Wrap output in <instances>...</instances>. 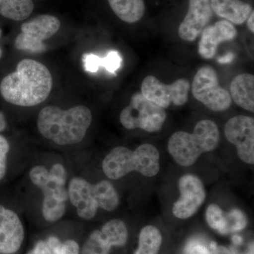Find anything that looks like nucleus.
Segmentation results:
<instances>
[{
	"mask_svg": "<svg viewBox=\"0 0 254 254\" xmlns=\"http://www.w3.org/2000/svg\"><path fill=\"white\" fill-rule=\"evenodd\" d=\"M53 78L48 68L36 60H21L14 72L3 78L0 91L11 104L33 107L41 104L49 96Z\"/></svg>",
	"mask_w": 254,
	"mask_h": 254,
	"instance_id": "1",
	"label": "nucleus"
},
{
	"mask_svg": "<svg viewBox=\"0 0 254 254\" xmlns=\"http://www.w3.org/2000/svg\"><path fill=\"white\" fill-rule=\"evenodd\" d=\"M91 123V110L83 105L67 110L48 106L40 112L37 125L42 136L57 144L66 145L81 142Z\"/></svg>",
	"mask_w": 254,
	"mask_h": 254,
	"instance_id": "2",
	"label": "nucleus"
},
{
	"mask_svg": "<svg viewBox=\"0 0 254 254\" xmlns=\"http://www.w3.org/2000/svg\"><path fill=\"white\" fill-rule=\"evenodd\" d=\"M219 142L218 125L211 120H203L195 125L193 133L183 131L174 133L169 139L168 149L178 165L190 167L203 153L216 149Z\"/></svg>",
	"mask_w": 254,
	"mask_h": 254,
	"instance_id": "3",
	"label": "nucleus"
},
{
	"mask_svg": "<svg viewBox=\"0 0 254 254\" xmlns=\"http://www.w3.org/2000/svg\"><path fill=\"white\" fill-rule=\"evenodd\" d=\"M103 170L110 180H119L131 172L152 177L160 171V153L155 145L144 143L134 150L118 146L103 161Z\"/></svg>",
	"mask_w": 254,
	"mask_h": 254,
	"instance_id": "4",
	"label": "nucleus"
},
{
	"mask_svg": "<svg viewBox=\"0 0 254 254\" xmlns=\"http://www.w3.org/2000/svg\"><path fill=\"white\" fill-rule=\"evenodd\" d=\"M68 195L78 216L87 220L94 218L98 208L111 212L120 204L118 192L105 180L91 185L84 179L74 177L68 185Z\"/></svg>",
	"mask_w": 254,
	"mask_h": 254,
	"instance_id": "5",
	"label": "nucleus"
},
{
	"mask_svg": "<svg viewBox=\"0 0 254 254\" xmlns=\"http://www.w3.org/2000/svg\"><path fill=\"white\" fill-rule=\"evenodd\" d=\"M66 172L61 164H55L50 171L44 166L37 165L31 169L30 178L35 186L41 189L43 201V218L46 221H58L64 215L68 198L66 190Z\"/></svg>",
	"mask_w": 254,
	"mask_h": 254,
	"instance_id": "6",
	"label": "nucleus"
},
{
	"mask_svg": "<svg viewBox=\"0 0 254 254\" xmlns=\"http://www.w3.org/2000/svg\"><path fill=\"white\" fill-rule=\"evenodd\" d=\"M166 118L165 109L146 99L141 92L132 95L129 105L120 116V123L127 129L140 128L149 133L160 131Z\"/></svg>",
	"mask_w": 254,
	"mask_h": 254,
	"instance_id": "7",
	"label": "nucleus"
},
{
	"mask_svg": "<svg viewBox=\"0 0 254 254\" xmlns=\"http://www.w3.org/2000/svg\"><path fill=\"white\" fill-rule=\"evenodd\" d=\"M190 89L195 99L212 111H226L231 107L230 93L221 86L218 73L212 66H204L198 69Z\"/></svg>",
	"mask_w": 254,
	"mask_h": 254,
	"instance_id": "8",
	"label": "nucleus"
},
{
	"mask_svg": "<svg viewBox=\"0 0 254 254\" xmlns=\"http://www.w3.org/2000/svg\"><path fill=\"white\" fill-rule=\"evenodd\" d=\"M60 26L61 23L56 16L39 15L21 25V33L15 39V47L33 54L43 53L46 50L43 41L54 36Z\"/></svg>",
	"mask_w": 254,
	"mask_h": 254,
	"instance_id": "9",
	"label": "nucleus"
},
{
	"mask_svg": "<svg viewBox=\"0 0 254 254\" xmlns=\"http://www.w3.org/2000/svg\"><path fill=\"white\" fill-rule=\"evenodd\" d=\"M190 90V82L186 78L165 84L155 76H148L142 81L141 93L146 99L166 109L171 104L176 106L186 104Z\"/></svg>",
	"mask_w": 254,
	"mask_h": 254,
	"instance_id": "10",
	"label": "nucleus"
},
{
	"mask_svg": "<svg viewBox=\"0 0 254 254\" xmlns=\"http://www.w3.org/2000/svg\"><path fill=\"white\" fill-rule=\"evenodd\" d=\"M227 141L235 145L239 158L244 163H254V119L246 115L234 117L225 124Z\"/></svg>",
	"mask_w": 254,
	"mask_h": 254,
	"instance_id": "11",
	"label": "nucleus"
},
{
	"mask_svg": "<svg viewBox=\"0 0 254 254\" xmlns=\"http://www.w3.org/2000/svg\"><path fill=\"white\" fill-rule=\"evenodd\" d=\"M178 187L180 197L173 205V213L177 218L185 220L198 211L204 203L206 192L201 180L191 174L180 177Z\"/></svg>",
	"mask_w": 254,
	"mask_h": 254,
	"instance_id": "12",
	"label": "nucleus"
},
{
	"mask_svg": "<svg viewBox=\"0 0 254 254\" xmlns=\"http://www.w3.org/2000/svg\"><path fill=\"white\" fill-rule=\"evenodd\" d=\"M213 16L210 0H190L187 14L179 26V36L184 41H194Z\"/></svg>",
	"mask_w": 254,
	"mask_h": 254,
	"instance_id": "13",
	"label": "nucleus"
},
{
	"mask_svg": "<svg viewBox=\"0 0 254 254\" xmlns=\"http://www.w3.org/2000/svg\"><path fill=\"white\" fill-rule=\"evenodd\" d=\"M24 238L21 220L12 210L0 205V254H11L19 250Z\"/></svg>",
	"mask_w": 254,
	"mask_h": 254,
	"instance_id": "14",
	"label": "nucleus"
},
{
	"mask_svg": "<svg viewBox=\"0 0 254 254\" xmlns=\"http://www.w3.org/2000/svg\"><path fill=\"white\" fill-rule=\"evenodd\" d=\"M237 31L235 25L227 20H221L206 26L201 33L198 44V53L201 58L210 60L215 57L219 45L231 41L236 38Z\"/></svg>",
	"mask_w": 254,
	"mask_h": 254,
	"instance_id": "15",
	"label": "nucleus"
},
{
	"mask_svg": "<svg viewBox=\"0 0 254 254\" xmlns=\"http://www.w3.org/2000/svg\"><path fill=\"white\" fill-rule=\"evenodd\" d=\"M210 1L213 12L232 24H243L253 11L250 4L241 0H210Z\"/></svg>",
	"mask_w": 254,
	"mask_h": 254,
	"instance_id": "16",
	"label": "nucleus"
},
{
	"mask_svg": "<svg viewBox=\"0 0 254 254\" xmlns=\"http://www.w3.org/2000/svg\"><path fill=\"white\" fill-rule=\"evenodd\" d=\"M232 101L244 110L254 113V76L241 73L233 78L230 84Z\"/></svg>",
	"mask_w": 254,
	"mask_h": 254,
	"instance_id": "17",
	"label": "nucleus"
},
{
	"mask_svg": "<svg viewBox=\"0 0 254 254\" xmlns=\"http://www.w3.org/2000/svg\"><path fill=\"white\" fill-rule=\"evenodd\" d=\"M111 9L122 21L135 23L143 18L145 11L144 0H108Z\"/></svg>",
	"mask_w": 254,
	"mask_h": 254,
	"instance_id": "18",
	"label": "nucleus"
},
{
	"mask_svg": "<svg viewBox=\"0 0 254 254\" xmlns=\"http://www.w3.org/2000/svg\"><path fill=\"white\" fill-rule=\"evenodd\" d=\"M33 9V0H0V14L14 21L26 19Z\"/></svg>",
	"mask_w": 254,
	"mask_h": 254,
	"instance_id": "19",
	"label": "nucleus"
},
{
	"mask_svg": "<svg viewBox=\"0 0 254 254\" xmlns=\"http://www.w3.org/2000/svg\"><path fill=\"white\" fill-rule=\"evenodd\" d=\"M163 238L157 227L148 225L142 229L138 237V247L134 254H158Z\"/></svg>",
	"mask_w": 254,
	"mask_h": 254,
	"instance_id": "20",
	"label": "nucleus"
},
{
	"mask_svg": "<svg viewBox=\"0 0 254 254\" xmlns=\"http://www.w3.org/2000/svg\"><path fill=\"white\" fill-rule=\"evenodd\" d=\"M101 232L113 247H124L128 240V230L126 225L123 220L119 219H114L106 222L102 227Z\"/></svg>",
	"mask_w": 254,
	"mask_h": 254,
	"instance_id": "21",
	"label": "nucleus"
},
{
	"mask_svg": "<svg viewBox=\"0 0 254 254\" xmlns=\"http://www.w3.org/2000/svg\"><path fill=\"white\" fill-rule=\"evenodd\" d=\"M205 217L207 223L214 230H216L221 235H228L231 233L228 213H225L219 205H209L207 208Z\"/></svg>",
	"mask_w": 254,
	"mask_h": 254,
	"instance_id": "22",
	"label": "nucleus"
},
{
	"mask_svg": "<svg viewBox=\"0 0 254 254\" xmlns=\"http://www.w3.org/2000/svg\"><path fill=\"white\" fill-rule=\"evenodd\" d=\"M113 247L101 230L92 232L81 251V254H109Z\"/></svg>",
	"mask_w": 254,
	"mask_h": 254,
	"instance_id": "23",
	"label": "nucleus"
},
{
	"mask_svg": "<svg viewBox=\"0 0 254 254\" xmlns=\"http://www.w3.org/2000/svg\"><path fill=\"white\" fill-rule=\"evenodd\" d=\"M52 254H79L80 247L77 242L68 240L62 242L56 237H50L46 240Z\"/></svg>",
	"mask_w": 254,
	"mask_h": 254,
	"instance_id": "24",
	"label": "nucleus"
},
{
	"mask_svg": "<svg viewBox=\"0 0 254 254\" xmlns=\"http://www.w3.org/2000/svg\"><path fill=\"white\" fill-rule=\"evenodd\" d=\"M123 59L118 51H110L105 58H102V67L105 68L107 71L115 73L121 67Z\"/></svg>",
	"mask_w": 254,
	"mask_h": 254,
	"instance_id": "25",
	"label": "nucleus"
},
{
	"mask_svg": "<svg viewBox=\"0 0 254 254\" xmlns=\"http://www.w3.org/2000/svg\"><path fill=\"white\" fill-rule=\"evenodd\" d=\"M82 61L85 70L88 72H97L102 66V58L92 53L83 55Z\"/></svg>",
	"mask_w": 254,
	"mask_h": 254,
	"instance_id": "26",
	"label": "nucleus"
},
{
	"mask_svg": "<svg viewBox=\"0 0 254 254\" xmlns=\"http://www.w3.org/2000/svg\"><path fill=\"white\" fill-rule=\"evenodd\" d=\"M9 144L4 136L0 135V180L4 177L6 171V159L9 153Z\"/></svg>",
	"mask_w": 254,
	"mask_h": 254,
	"instance_id": "27",
	"label": "nucleus"
},
{
	"mask_svg": "<svg viewBox=\"0 0 254 254\" xmlns=\"http://www.w3.org/2000/svg\"><path fill=\"white\" fill-rule=\"evenodd\" d=\"M185 254H210V251L201 242L193 240L187 245Z\"/></svg>",
	"mask_w": 254,
	"mask_h": 254,
	"instance_id": "28",
	"label": "nucleus"
},
{
	"mask_svg": "<svg viewBox=\"0 0 254 254\" xmlns=\"http://www.w3.org/2000/svg\"><path fill=\"white\" fill-rule=\"evenodd\" d=\"M27 254H52L46 241H39Z\"/></svg>",
	"mask_w": 254,
	"mask_h": 254,
	"instance_id": "29",
	"label": "nucleus"
},
{
	"mask_svg": "<svg viewBox=\"0 0 254 254\" xmlns=\"http://www.w3.org/2000/svg\"><path fill=\"white\" fill-rule=\"evenodd\" d=\"M210 254H232L228 249L222 246H217L216 244L210 245Z\"/></svg>",
	"mask_w": 254,
	"mask_h": 254,
	"instance_id": "30",
	"label": "nucleus"
},
{
	"mask_svg": "<svg viewBox=\"0 0 254 254\" xmlns=\"http://www.w3.org/2000/svg\"><path fill=\"white\" fill-rule=\"evenodd\" d=\"M235 55L232 53H227V55H224V56L220 57L218 58V63L221 64H227L232 63L234 60H235Z\"/></svg>",
	"mask_w": 254,
	"mask_h": 254,
	"instance_id": "31",
	"label": "nucleus"
},
{
	"mask_svg": "<svg viewBox=\"0 0 254 254\" xmlns=\"http://www.w3.org/2000/svg\"><path fill=\"white\" fill-rule=\"evenodd\" d=\"M247 26L252 33H254V11H252L247 19Z\"/></svg>",
	"mask_w": 254,
	"mask_h": 254,
	"instance_id": "32",
	"label": "nucleus"
},
{
	"mask_svg": "<svg viewBox=\"0 0 254 254\" xmlns=\"http://www.w3.org/2000/svg\"><path fill=\"white\" fill-rule=\"evenodd\" d=\"M6 123L5 120L4 115L0 111V131H3L6 128Z\"/></svg>",
	"mask_w": 254,
	"mask_h": 254,
	"instance_id": "33",
	"label": "nucleus"
},
{
	"mask_svg": "<svg viewBox=\"0 0 254 254\" xmlns=\"http://www.w3.org/2000/svg\"><path fill=\"white\" fill-rule=\"evenodd\" d=\"M241 240H242V239L240 238V237L235 236L233 237L234 242L235 244H237V245L241 243Z\"/></svg>",
	"mask_w": 254,
	"mask_h": 254,
	"instance_id": "34",
	"label": "nucleus"
},
{
	"mask_svg": "<svg viewBox=\"0 0 254 254\" xmlns=\"http://www.w3.org/2000/svg\"><path fill=\"white\" fill-rule=\"evenodd\" d=\"M247 254H254V247L253 245H252V247H251L250 251H249L248 253Z\"/></svg>",
	"mask_w": 254,
	"mask_h": 254,
	"instance_id": "35",
	"label": "nucleus"
},
{
	"mask_svg": "<svg viewBox=\"0 0 254 254\" xmlns=\"http://www.w3.org/2000/svg\"><path fill=\"white\" fill-rule=\"evenodd\" d=\"M1 55H2V50H1V48H0V58H1Z\"/></svg>",
	"mask_w": 254,
	"mask_h": 254,
	"instance_id": "36",
	"label": "nucleus"
},
{
	"mask_svg": "<svg viewBox=\"0 0 254 254\" xmlns=\"http://www.w3.org/2000/svg\"><path fill=\"white\" fill-rule=\"evenodd\" d=\"M1 29H0V38H1Z\"/></svg>",
	"mask_w": 254,
	"mask_h": 254,
	"instance_id": "37",
	"label": "nucleus"
}]
</instances>
